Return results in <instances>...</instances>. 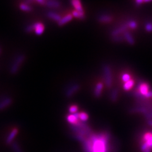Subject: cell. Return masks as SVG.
<instances>
[{
  "instance_id": "obj_1",
  "label": "cell",
  "mask_w": 152,
  "mask_h": 152,
  "mask_svg": "<svg viewBox=\"0 0 152 152\" xmlns=\"http://www.w3.org/2000/svg\"><path fill=\"white\" fill-rule=\"evenodd\" d=\"M111 136L108 132L91 134L82 141L86 152H109Z\"/></svg>"
},
{
  "instance_id": "obj_2",
  "label": "cell",
  "mask_w": 152,
  "mask_h": 152,
  "mask_svg": "<svg viewBox=\"0 0 152 152\" xmlns=\"http://www.w3.org/2000/svg\"><path fill=\"white\" fill-rule=\"evenodd\" d=\"M140 151L141 152H152V132L148 131L142 137Z\"/></svg>"
},
{
  "instance_id": "obj_3",
  "label": "cell",
  "mask_w": 152,
  "mask_h": 152,
  "mask_svg": "<svg viewBox=\"0 0 152 152\" xmlns=\"http://www.w3.org/2000/svg\"><path fill=\"white\" fill-rule=\"evenodd\" d=\"M103 72L105 84L108 88H110L112 85V75L109 66L108 65H104L103 67Z\"/></svg>"
},
{
  "instance_id": "obj_4",
  "label": "cell",
  "mask_w": 152,
  "mask_h": 152,
  "mask_svg": "<svg viewBox=\"0 0 152 152\" xmlns=\"http://www.w3.org/2000/svg\"><path fill=\"white\" fill-rule=\"evenodd\" d=\"M24 59H25V57L23 55H19L16 58V59L14 61L13 64L12 65L10 68V72L11 73L15 74L18 71L20 66H21L23 62L24 61Z\"/></svg>"
},
{
  "instance_id": "obj_5",
  "label": "cell",
  "mask_w": 152,
  "mask_h": 152,
  "mask_svg": "<svg viewBox=\"0 0 152 152\" xmlns=\"http://www.w3.org/2000/svg\"><path fill=\"white\" fill-rule=\"evenodd\" d=\"M151 111H152V108H147L142 106H138L136 107L131 108L130 112L133 113H143L145 115Z\"/></svg>"
},
{
  "instance_id": "obj_6",
  "label": "cell",
  "mask_w": 152,
  "mask_h": 152,
  "mask_svg": "<svg viewBox=\"0 0 152 152\" xmlns=\"http://www.w3.org/2000/svg\"><path fill=\"white\" fill-rule=\"evenodd\" d=\"M128 28L127 22L125 24H123L121 25L120 27L114 29L111 33V36L112 37H115L117 36H119L122 33H124L125 32L127 31V28Z\"/></svg>"
},
{
  "instance_id": "obj_7",
  "label": "cell",
  "mask_w": 152,
  "mask_h": 152,
  "mask_svg": "<svg viewBox=\"0 0 152 152\" xmlns=\"http://www.w3.org/2000/svg\"><path fill=\"white\" fill-rule=\"evenodd\" d=\"M149 91V86L146 83H141L139 85V92L145 98V96Z\"/></svg>"
},
{
  "instance_id": "obj_8",
  "label": "cell",
  "mask_w": 152,
  "mask_h": 152,
  "mask_svg": "<svg viewBox=\"0 0 152 152\" xmlns=\"http://www.w3.org/2000/svg\"><path fill=\"white\" fill-rule=\"evenodd\" d=\"M33 30H34L36 34L37 35H41L43 33V31L45 30V27L43 24L41 23H36L35 24H33Z\"/></svg>"
},
{
  "instance_id": "obj_9",
  "label": "cell",
  "mask_w": 152,
  "mask_h": 152,
  "mask_svg": "<svg viewBox=\"0 0 152 152\" xmlns=\"http://www.w3.org/2000/svg\"><path fill=\"white\" fill-rule=\"evenodd\" d=\"M78 113L68 115L66 117V120L72 125H74L78 122Z\"/></svg>"
},
{
  "instance_id": "obj_10",
  "label": "cell",
  "mask_w": 152,
  "mask_h": 152,
  "mask_svg": "<svg viewBox=\"0 0 152 152\" xmlns=\"http://www.w3.org/2000/svg\"><path fill=\"white\" fill-rule=\"evenodd\" d=\"M18 130L17 128H14L11 132L9 134V136H7L6 140V143L7 144H10L13 143V141L15 137L16 136V134H18Z\"/></svg>"
},
{
  "instance_id": "obj_11",
  "label": "cell",
  "mask_w": 152,
  "mask_h": 152,
  "mask_svg": "<svg viewBox=\"0 0 152 152\" xmlns=\"http://www.w3.org/2000/svg\"><path fill=\"white\" fill-rule=\"evenodd\" d=\"M123 36L124 37V39L127 41V42L128 44H130L131 45H133L135 44V40H134L132 36L131 35V34L129 32H128V31L125 32L123 34Z\"/></svg>"
},
{
  "instance_id": "obj_12",
  "label": "cell",
  "mask_w": 152,
  "mask_h": 152,
  "mask_svg": "<svg viewBox=\"0 0 152 152\" xmlns=\"http://www.w3.org/2000/svg\"><path fill=\"white\" fill-rule=\"evenodd\" d=\"M80 89V86L77 84L73 85L70 87L66 92V96L67 97H71L73 96Z\"/></svg>"
},
{
  "instance_id": "obj_13",
  "label": "cell",
  "mask_w": 152,
  "mask_h": 152,
  "mask_svg": "<svg viewBox=\"0 0 152 152\" xmlns=\"http://www.w3.org/2000/svg\"><path fill=\"white\" fill-rule=\"evenodd\" d=\"M103 89V84L101 82H99L96 84L94 90V95L96 97L100 96Z\"/></svg>"
},
{
  "instance_id": "obj_14",
  "label": "cell",
  "mask_w": 152,
  "mask_h": 152,
  "mask_svg": "<svg viewBox=\"0 0 152 152\" xmlns=\"http://www.w3.org/2000/svg\"><path fill=\"white\" fill-rule=\"evenodd\" d=\"M98 19L99 21L101 23H109L112 21V18L109 15L103 14L99 16Z\"/></svg>"
},
{
  "instance_id": "obj_15",
  "label": "cell",
  "mask_w": 152,
  "mask_h": 152,
  "mask_svg": "<svg viewBox=\"0 0 152 152\" xmlns=\"http://www.w3.org/2000/svg\"><path fill=\"white\" fill-rule=\"evenodd\" d=\"M71 3L72 5V6L74 7L75 10L78 11H80V12H83V8L82 6L81 5V3L80 1L78 0H74V1H71Z\"/></svg>"
},
{
  "instance_id": "obj_16",
  "label": "cell",
  "mask_w": 152,
  "mask_h": 152,
  "mask_svg": "<svg viewBox=\"0 0 152 152\" xmlns=\"http://www.w3.org/2000/svg\"><path fill=\"white\" fill-rule=\"evenodd\" d=\"M11 102H12V100L9 97L6 98L2 101H1L0 102V110L6 108V107H7L8 106H9L11 104Z\"/></svg>"
},
{
  "instance_id": "obj_17",
  "label": "cell",
  "mask_w": 152,
  "mask_h": 152,
  "mask_svg": "<svg viewBox=\"0 0 152 152\" xmlns=\"http://www.w3.org/2000/svg\"><path fill=\"white\" fill-rule=\"evenodd\" d=\"M45 5L50 8H58L61 6V3L57 1H46Z\"/></svg>"
},
{
  "instance_id": "obj_18",
  "label": "cell",
  "mask_w": 152,
  "mask_h": 152,
  "mask_svg": "<svg viewBox=\"0 0 152 152\" xmlns=\"http://www.w3.org/2000/svg\"><path fill=\"white\" fill-rule=\"evenodd\" d=\"M72 17H73L72 15H71V14H68V15L65 16L64 17L61 18V20L58 22L59 25L61 26H62L65 24L66 23L70 22L72 19Z\"/></svg>"
},
{
  "instance_id": "obj_19",
  "label": "cell",
  "mask_w": 152,
  "mask_h": 152,
  "mask_svg": "<svg viewBox=\"0 0 152 152\" xmlns=\"http://www.w3.org/2000/svg\"><path fill=\"white\" fill-rule=\"evenodd\" d=\"M47 16L50 19L54 20V21L58 22H59L61 20V16L59 14H57L55 13H54V12H49V13H48Z\"/></svg>"
},
{
  "instance_id": "obj_20",
  "label": "cell",
  "mask_w": 152,
  "mask_h": 152,
  "mask_svg": "<svg viewBox=\"0 0 152 152\" xmlns=\"http://www.w3.org/2000/svg\"><path fill=\"white\" fill-rule=\"evenodd\" d=\"M134 81L132 80H131L126 82H125L123 85V89L126 91H128L130 90H131L132 87L134 85Z\"/></svg>"
},
{
  "instance_id": "obj_21",
  "label": "cell",
  "mask_w": 152,
  "mask_h": 152,
  "mask_svg": "<svg viewBox=\"0 0 152 152\" xmlns=\"http://www.w3.org/2000/svg\"><path fill=\"white\" fill-rule=\"evenodd\" d=\"M118 95V91L117 89H114L112 90L111 93V95H110L111 101L113 102H116L117 100Z\"/></svg>"
},
{
  "instance_id": "obj_22",
  "label": "cell",
  "mask_w": 152,
  "mask_h": 152,
  "mask_svg": "<svg viewBox=\"0 0 152 152\" xmlns=\"http://www.w3.org/2000/svg\"><path fill=\"white\" fill-rule=\"evenodd\" d=\"M78 118L80 120V121L85 122L87 121L88 120L89 116L85 112L78 113Z\"/></svg>"
},
{
  "instance_id": "obj_23",
  "label": "cell",
  "mask_w": 152,
  "mask_h": 152,
  "mask_svg": "<svg viewBox=\"0 0 152 152\" xmlns=\"http://www.w3.org/2000/svg\"><path fill=\"white\" fill-rule=\"evenodd\" d=\"M72 15L76 18L84 19L85 17V13H84V11L80 12V11L74 10L72 13Z\"/></svg>"
},
{
  "instance_id": "obj_24",
  "label": "cell",
  "mask_w": 152,
  "mask_h": 152,
  "mask_svg": "<svg viewBox=\"0 0 152 152\" xmlns=\"http://www.w3.org/2000/svg\"><path fill=\"white\" fill-rule=\"evenodd\" d=\"M11 147L14 152H22L20 148L16 142H13L11 143Z\"/></svg>"
},
{
  "instance_id": "obj_25",
  "label": "cell",
  "mask_w": 152,
  "mask_h": 152,
  "mask_svg": "<svg viewBox=\"0 0 152 152\" xmlns=\"http://www.w3.org/2000/svg\"><path fill=\"white\" fill-rule=\"evenodd\" d=\"M20 9L24 11H30V10H32V8L30 7V6L26 3H22L19 6Z\"/></svg>"
},
{
  "instance_id": "obj_26",
  "label": "cell",
  "mask_w": 152,
  "mask_h": 152,
  "mask_svg": "<svg viewBox=\"0 0 152 152\" xmlns=\"http://www.w3.org/2000/svg\"><path fill=\"white\" fill-rule=\"evenodd\" d=\"M128 27L131 30H135L137 28V23L134 20H130L127 22Z\"/></svg>"
},
{
  "instance_id": "obj_27",
  "label": "cell",
  "mask_w": 152,
  "mask_h": 152,
  "mask_svg": "<svg viewBox=\"0 0 152 152\" xmlns=\"http://www.w3.org/2000/svg\"><path fill=\"white\" fill-rule=\"evenodd\" d=\"M124 40L123 36H117L115 37H112V41L115 42H121Z\"/></svg>"
},
{
  "instance_id": "obj_28",
  "label": "cell",
  "mask_w": 152,
  "mask_h": 152,
  "mask_svg": "<svg viewBox=\"0 0 152 152\" xmlns=\"http://www.w3.org/2000/svg\"><path fill=\"white\" fill-rule=\"evenodd\" d=\"M122 80L125 83V82H127V81H128L131 80V76H130V74H128L127 73H124L122 76Z\"/></svg>"
},
{
  "instance_id": "obj_29",
  "label": "cell",
  "mask_w": 152,
  "mask_h": 152,
  "mask_svg": "<svg viewBox=\"0 0 152 152\" xmlns=\"http://www.w3.org/2000/svg\"><path fill=\"white\" fill-rule=\"evenodd\" d=\"M78 111V107L76 105H72L69 107V112L72 114H75Z\"/></svg>"
},
{
  "instance_id": "obj_30",
  "label": "cell",
  "mask_w": 152,
  "mask_h": 152,
  "mask_svg": "<svg viewBox=\"0 0 152 152\" xmlns=\"http://www.w3.org/2000/svg\"><path fill=\"white\" fill-rule=\"evenodd\" d=\"M145 28L147 32H152V23L151 22L147 23L145 26Z\"/></svg>"
},
{
  "instance_id": "obj_31",
  "label": "cell",
  "mask_w": 152,
  "mask_h": 152,
  "mask_svg": "<svg viewBox=\"0 0 152 152\" xmlns=\"http://www.w3.org/2000/svg\"><path fill=\"white\" fill-rule=\"evenodd\" d=\"M144 116H145V118L147 119V120H152V111H150L149 112H148V113H147L146 114H145Z\"/></svg>"
},
{
  "instance_id": "obj_32",
  "label": "cell",
  "mask_w": 152,
  "mask_h": 152,
  "mask_svg": "<svg viewBox=\"0 0 152 152\" xmlns=\"http://www.w3.org/2000/svg\"><path fill=\"white\" fill-rule=\"evenodd\" d=\"M143 3H144V1H143V0H137L135 1V3L137 6H140Z\"/></svg>"
},
{
  "instance_id": "obj_33",
  "label": "cell",
  "mask_w": 152,
  "mask_h": 152,
  "mask_svg": "<svg viewBox=\"0 0 152 152\" xmlns=\"http://www.w3.org/2000/svg\"><path fill=\"white\" fill-rule=\"evenodd\" d=\"M151 97H152V91H149V92L145 96V98H151Z\"/></svg>"
},
{
  "instance_id": "obj_34",
  "label": "cell",
  "mask_w": 152,
  "mask_h": 152,
  "mask_svg": "<svg viewBox=\"0 0 152 152\" xmlns=\"http://www.w3.org/2000/svg\"><path fill=\"white\" fill-rule=\"evenodd\" d=\"M37 2L41 5H43V4H45L46 3V1H43V0H40V1H37Z\"/></svg>"
},
{
  "instance_id": "obj_35",
  "label": "cell",
  "mask_w": 152,
  "mask_h": 152,
  "mask_svg": "<svg viewBox=\"0 0 152 152\" xmlns=\"http://www.w3.org/2000/svg\"><path fill=\"white\" fill-rule=\"evenodd\" d=\"M147 123H148V124L149 126H152V120H148V121H147Z\"/></svg>"
}]
</instances>
